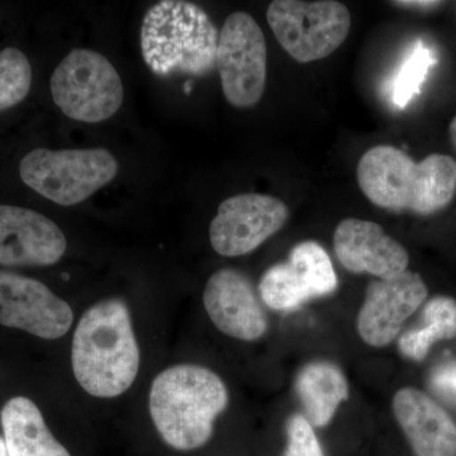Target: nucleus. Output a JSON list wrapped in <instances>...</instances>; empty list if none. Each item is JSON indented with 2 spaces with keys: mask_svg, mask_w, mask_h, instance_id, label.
Returning <instances> with one entry per match:
<instances>
[{
  "mask_svg": "<svg viewBox=\"0 0 456 456\" xmlns=\"http://www.w3.org/2000/svg\"><path fill=\"white\" fill-rule=\"evenodd\" d=\"M71 365L77 383L94 397H118L131 388L140 347L125 302L106 299L86 311L75 330Z\"/></svg>",
  "mask_w": 456,
  "mask_h": 456,
  "instance_id": "f257e3e1",
  "label": "nucleus"
},
{
  "mask_svg": "<svg viewBox=\"0 0 456 456\" xmlns=\"http://www.w3.org/2000/svg\"><path fill=\"white\" fill-rule=\"evenodd\" d=\"M359 187L380 208L430 216L446 208L456 194V161L434 154L416 163L402 150L371 147L356 167Z\"/></svg>",
  "mask_w": 456,
  "mask_h": 456,
  "instance_id": "f03ea898",
  "label": "nucleus"
},
{
  "mask_svg": "<svg viewBox=\"0 0 456 456\" xmlns=\"http://www.w3.org/2000/svg\"><path fill=\"white\" fill-rule=\"evenodd\" d=\"M228 404L224 380L215 371L194 364L165 369L152 382L150 416L170 448H202L213 435L216 419Z\"/></svg>",
  "mask_w": 456,
  "mask_h": 456,
  "instance_id": "7ed1b4c3",
  "label": "nucleus"
},
{
  "mask_svg": "<svg viewBox=\"0 0 456 456\" xmlns=\"http://www.w3.org/2000/svg\"><path fill=\"white\" fill-rule=\"evenodd\" d=\"M218 38L208 14L193 3L180 0L156 3L146 12L141 27L143 60L160 77L211 73Z\"/></svg>",
  "mask_w": 456,
  "mask_h": 456,
  "instance_id": "20e7f679",
  "label": "nucleus"
},
{
  "mask_svg": "<svg viewBox=\"0 0 456 456\" xmlns=\"http://www.w3.org/2000/svg\"><path fill=\"white\" fill-rule=\"evenodd\" d=\"M116 158L106 149L32 150L20 164V179L42 197L71 207L112 182L118 173Z\"/></svg>",
  "mask_w": 456,
  "mask_h": 456,
  "instance_id": "39448f33",
  "label": "nucleus"
},
{
  "mask_svg": "<svg viewBox=\"0 0 456 456\" xmlns=\"http://www.w3.org/2000/svg\"><path fill=\"white\" fill-rule=\"evenodd\" d=\"M53 102L74 121L99 123L123 103L121 77L106 56L75 49L57 65L50 80Z\"/></svg>",
  "mask_w": 456,
  "mask_h": 456,
  "instance_id": "423d86ee",
  "label": "nucleus"
},
{
  "mask_svg": "<svg viewBox=\"0 0 456 456\" xmlns=\"http://www.w3.org/2000/svg\"><path fill=\"white\" fill-rule=\"evenodd\" d=\"M266 20L281 46L301 64L331 55L351 29L349 8L334 0H275Z\"/></svg>",
  "mask_w": 456,
  "mask_h": 456,
  "instance_id": "0eeeda50",
  "label": "nucleus"
},
{
  "mask_svg": "<svg viewBox=\"0 0 456 456\" xmlns=\"http://www.w3.org/2000/svg\"><path fill=\"white\" fill-rule=\"evenodd\" d=\"M265 37L250 14L227 17L218 38L216 68L228 103L236 108L256 106L266 83Z\"/></svg>",
  "mask_w": 456,
  "mask_h": 456,
  "instance_id": "6e6552de",
  "label": "nucleus"
},
{
  "mask_svg": "<svg viewBox=\"0 0 456 456\" xmlns=\"http://www.w3.org/2000/svg\"><path fill=\"white\" fill-rule=\"evenodd\" d=\"M289 208L278 198L246 193L227 198L209 226L216 253L226 257L253 253L284 227Z\"/></svg>",
  "mask_w": 456,
  "mask_h": 456,
  "instance_id": "1a4fd4ad",
  "label": "nucleus"
},
{
  "mask_svg": "<svg viewBox=\"0 0 456 456\" xmlns=\"http://www.w3.org/2000/svg\"><path fill=\"white\" fill-rule=\"evenodd\" d=\"M338 288V275L329 254L316 241L294 246L288 263L266 270L259 292L263 302L275 311H290Z\"/></svg>",
  "mask_w": 456,
  "mask_h": 456,
  "instance_id": "9d476101",
  "label": "nucleus"
},
{
  "mask_svg": "<svg viewBox=\"0 0 456 456\" xmlns=\"http://www.w3.org/2000/svg\"><path fill=\"white\" fill-rule=\"evenodd\" d=\"M73 321L70 305L46 285L0 270V325L56 340L68 334Z\"/></svg>",
  "mask_w": 456,
  "mask_h": 456,
  "instance_id": "9b49d317",
  "label": "nucleus"
},
{
  "mask_svg": "<svg viewBox=\"0 0 456 456\" xmlns=\"http://www.w3.org/2000/svg\"><path fill=\"white\" fill-rule=\"evenodd\" d=\"M426 297L428 287L424 279L408 270L388 281H371L359 312L360 338L370 346L391 344L404 321L419 310Z\"/></svg>",
  "mask_w": 456,
  "mask_h": 456,
  "instance_id": "f8f14e48",
  "label": "nucleus"
},
{
  "mask_svg": "<svg viewBox=\"0 0 456 456\" xmlns=\"http://www.w3.org/2000/svg\"><path fill=\"white\" fill-rule=\"evenodd\" d=\"M66 248L64 232L46 216L22 207L0 206V265H53Z\"/></svg>",
  "mask_w": 456,
  "mask_h": 456,
  "instance_id": "ddd939ff",
  "label": "nucleus"
},
{
  "mask_svg": "<svg viewBox=\"0 0 456 456\" xmlns=\"http://www.w3.org/2000/svg\"><path fill=\"white\" fill-rule=\"evenodd\" d=\"M203 303L213 325L231 338L255 341L268 330V318L253 285L237 270L216 272L204 288Z\"/></svg>",
  "mask_w": 456,
  "mask_h": 456,
  "instance_id": "4468645a",
  "label": "nucleus"
},
{
  "mask_svg": "<svg viewBox=\"0 0 456 456\" xmlns=\"http://www.w3.org/2000/svg\"><path fill=\"white\" fill-rule=\"evenodd\" d=\"M334 248L342 265L356 274L368 273L388 281L408 268L406 248L371 221L342 220L335 230Z\"/></svg>",
  "mask_w": 456,
  "mask_h": 456,
  "instance_id": "2eb2a0df",
  "label": "nucleus"
},
{
  "mask_svg": "<svg viewBox=\"0 0 456 456\" xmlns=\"http://www.w3.org/2000/svg\"><path fill=\"white\" fill-rule=\"evenodd\" d=\"M393 411L416 456H456V424L424 392L399 389Z\"/></svg>",
  "mask_w": 456,
  "mask_h": 456,
  "instance_id": "dca6fc26",
  "label": "nucleus"
},
{
  "mask_svg": "<svg viewBox=\"0 0 456 456\" xmlns=\"http://www.w3.org/2000/svg\"><path fill=\"white\" fill-rule=\"evenodd\" d=\"M8 456H71L47 428L40 408L31 399H9L2 410Z\"/></svg>",
  "mask_w": 456,
  "mask_h": 456,
  "instance_id": "f3484780",
  "label": "nucleus"
},
{
  "mask_svg": "<svg viewBox=\"0 0 456 456\" xmlns=\"http://www.w3.org/2000/svg\"><path fill=\"white\" fill-rule=\"evenodd\" d=\"M296 387L308 421L317 428L329 424L341 402L349 397L346 378L330 362L308 364L297 378Z\"/></svg>",
  "mask_w": 456,
  "mask_h": 456,
  "instance_id": "a211bd4d",
  "label": "nucleus"
},
{
  "mask_svg": "<svg viewBox=\"0 0 456 456\" xmlns=\"http://www.w3.org/2000/svg\"><path fill=\"white\" fill-rule=\"evenodd\" d=\"M424 326L399 338V349L408 359L421 362L432 345L456 336V301L450 297H435L425 305Z\"/></svg>",
  "mask_w": 456,
  "mask_h": 456,
  "instance_id": "6ab92c4d",
  "label": "nucleus"
},
{
  "mask_svg": "<svg viewBox=\"0 0 456 456\" xmlns=\"http://www.w3.org/2000/svg\"><path fill=\"white\" fill-rule=\"evenodd\" d=\"M32 68L22 51L7 47L0 53V112L17 106L28 95Z\"/></svg>",
  "mask_w": 456,
  "mask_h": 456,
  "instance_id": "aec40b11",
  "label": "nucleus"
},
{
  "mask_svg": "<svg viewBox=\"0 0 456 456\" xmlns=\"http://www.w3.org/2000/svg\"><path fill=\"white\" fill-rule=\"evenodd\" d=\"M436 64L431 50L421 41L417 42L412 53L407 57L392 86L393 103L404 108L419 94L428 70Z\"/></svg>",
  "mask_w": 456,
  "mask_h": 456,
  "instance_id": "412c9836",
  "label": "nucleus"
},
{
  "mask_svg": "<svg viewBox=\"0 0 456 456\" xmlns=\"http://www.w3.org/2000/svg\"><path fill=\"white\" fill-rule=\"evenodd\" d=\"M287 432L288 446L284 456H325L311 422L305 417H290Z\"/></svg>",
  "mask_w": 456,
  "mask_h": 456,
  "instance_id": "4be33fe9",
  "label": "nucleus"
},
{
  "mask_svg": "<svg viewBox=\"0 0 456 456\" xmlns=\"http://www.w3.org/2000/svg\"><path fill=\"white\" fill-rule=\"evenodd\" d=\"M431 384L441 395L456 399V362L437 368L432 374Z\"/></svg>",
  "mask_w": 456,
  "mask_h": 456,
  "instance_id": "5701e85b",
  "label": "nucleus"
},
{
  "mask_svg": "<svg viewBox=\"0 0 456 456\" xmlns=\"http://www.w3.org/2000/svg\"><path fill=\"white\" fill-rule=\"evenodd\" d=\"M393 4L397 5V7L419 9V11H430V9L439 7V5L443 4V2H428V0H422V2H411V0H407V2H393Z\"/></svg>",
  "mask_w": 456,
  "mask_h": 456,
  "instance_id": "b1692460",
  "label": "nucleus"
},
{
  "mask_svg": "<svg viewBox=\"0 0 456 456\" xmlns=\"http://www.w3.org/2000/svg\"><path fill=\"white\" fill-rule=\"evenodd\" d=\"M449 136L450 140H452V146H454L456 150V116L452 118V123H450Z\"/></svg>",
  "mask_w": 456,
  "mask_h": 456,
  "instance_id": "393cba45",
  "label": "nucleus"
},
{
  "mask_svg": "<svg viewBox=\"0 0 456 456\" xmlns=\"http://www.w3.org/2000/svg\"><path fill=\"white\" fill-rule=\"evenodd\" d=\"M0 456H8L7 445H5L4 437H0Z\"/></svg>",
  "mask_w": 456,
  "mask_h": 456,
  "instance_id": "a878e982",
  "label": "nucleus"
}]
</instances>
